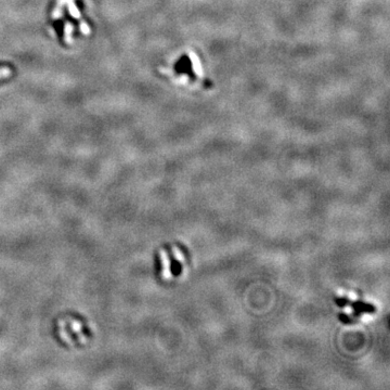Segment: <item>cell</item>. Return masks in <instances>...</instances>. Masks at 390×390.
I'll return each instance as SVG.
<instances>
[{
	"instance_id": "cell-1",
	"label": "cell",
	"mask_w": 390,
	"mask_h": 390,
	"mask_svg": "<svg viewBox=\"0 0 390 390\" xmlns=\"http://www.w3.org/2000/svg\"><path fill=\"white\" fill-rule=\"evenodd\" d=\"M11 75V70L9 67H1L0 69V78H4Z\"/></svg>"
}]
</instances>
